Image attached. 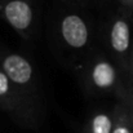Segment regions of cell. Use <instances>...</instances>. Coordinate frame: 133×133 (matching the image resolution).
Masks as SVG:
<instances>
[{"mask_svg":"<svg viewBox=\"0 0 133 133\" xmlns=\"http://www.w3.org/2000/svg\"><path fill=\"white\" fill-rule=\"evenodd\" d=\"M125 74L120 67L103 54H94L87 62L83 78L85 89L90 94H115L124 102L127 99Z\"/></svg>","mask_w":133,"mask_h":133,"instance_id":"obj_1","label":"cell"},{"mask_svg":"<svg viewBox=\"0 0 133 133\" xmlns=\"http://www.w3.org/2000/svg\"><path fill=\"white\" fill-rule=\"evenodd\" d=\"M107 46L111 56L115 58V63L127 75L133 50L131 14L128 9L119 12L110 22L107 30Z\"/></svg>","mask_w":133,"mask_h":133,"instance_id":"obj_2","label":"cell"},{"mask_svg":"<svg viewBox=\"0 0 133 133\" xmlns=\"http://www.w3.org/2000/svg\"><path fill=\"white\" fill-rule=\"evenodd\" d=\"M0 16L21 36H30L35 25V10L30 0H1Z\"/></svg>","mask_w":133,"mask_h":133,"instance_id":"obj_3","label":"cell"},{"mask_svg":"<svg viewBox=\"0 0 133 133\" xmlns=\"http://www.w3.org/2000/svg\"><path fill=\"white\" fill-rule=\"evenodd\" d=\"M0 69L9 78L16 89L31 90L35 82V70L32 63L18 53H8L0 62Z\"/></svg>","mask_w":133,"mask_h":133,"instance_id":"obj_4","label":"cell"},{"mask_svg":"<svg viewBox=\"0 0 133 133\" xmlns=\"http://www.w3.org/2000/svg\"><path fill=\"white\" fill-rule=\"evenodd\" d=\"M59 35L63 43L74 50H83L89 45L90 29L84 17L78 13L65 14L59 21Z\"/></svg>","mask_w":133,"mask_h":133,"instance_id":"obj_5","label":"cell"},{"mask_svg":"<svg viewBox=\"0 0 133 133\" xmlns=\"http://www.w3.org/2000/svg\"><path fill=\"white\" fill-rule=\"evenodd\" d=\"M114 123L115 118L112 110H98L90 115L82 133H111Z\"/></svg>","mask_w":133,"mask_h":133,"instance_id":"obj_6","label":"cell"},{"mask_svg":"<svg viewBox=\"0 0 133 133\" xmlns=\"http://www.w3.org/2000/svg\"><path fill=\"white\" fill-rule=\"evenodd\" d=\"M18 93L9 78L0 69V107L8 111H16L19 105Z\"/></svg>","mask_w":133,"mask_h":133,"instance_id":"obj_7","label":"cell"},{"mask_svg":"<svg viewBox=\"0 0 133 133\" xmlns=\"http://www.w3.org/2000/svg\"><path fill=\"white\" fill-rule=\"evenodd\" d=\"M114 128L111 133H133V109L129 103L120 102L114 109Z\"/></svg>","mask_w":133,"mask_h":133,"instance_id":"obj_8","label":"cell"},{"mask_svg":"<svg viewBox=\"0 0 133 133\" xmlns=\"http://www.w3.org/2000/svg\"><path fill=\"white\" fill-rule=\"evenodd\" d=\"M125 84H127V99L124 102H128L133 106V69H129L128 74L125 75Z\"/></svg>","mask_w":133,"mask_h":133,"instance_id":"obj_9","label":"cell"},{"mask_svg":"<svg viewBox=\"0 0 133 133\" xmlns=\"http://www.w3.org/2000/svg\"><path fill=\"white\" fill-rule=\"evenodd\" d=\"M123 4H125L127 6H129V8H133V0H120Z\"/></svg>","mask_w":133,"mask_h":133,"instance_id":"obj_10","label":"cell"},{"mask_svg":"<svg viewBox=\"0 0 133 133\" xmlns=\"http://www.w3.org/2000/svg\"><path fill=\"white\" fill-rule=\"evenodd\" d=\"M129 69H133V50H132V57H131V66Z\"/></svg>","mask_w":133,"mask_h":133,"instance_id":"obj_11","label":"cell"},{"mask_svg":"<svg viewBox=\"0 0 133 133\" xmlns=\"http://www.w3.org/2000/svg\"><path fill=\"white\" fill-rule=\"evenodd\" d=\"M131 107H132V109H133V106H131Z\"/></svg>","mask_w":133,"mask_h":133,"instance_id":"obj_12","label":"cell"},{"mask_svg":"<svg viewBox=\"0 0 133 133\" xmlns=\"http://www.w3.org/2000/svg\"><path fill=\"white\" fill-rule=\"evenodd\" d=\"M127 103H128V102H127ZM131 106H132V105H131Z\"/></svg>","mask_w":133,"mask_h":133,"instance_id":"obj_13","label":"cell"}]
</instances>
